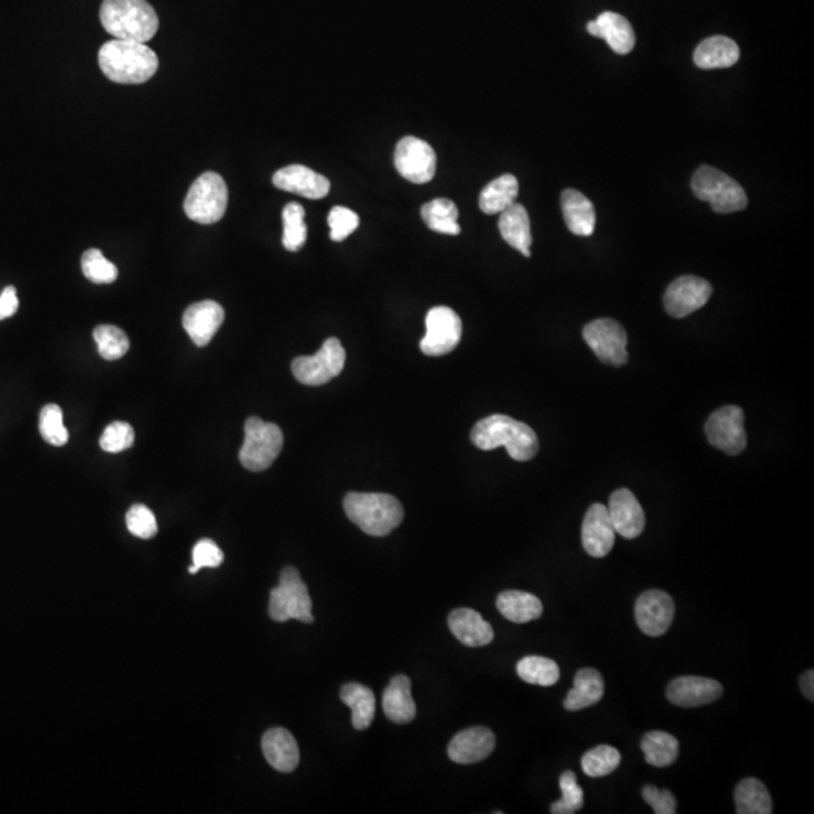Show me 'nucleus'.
Masks as SVG:
<instances>
[{"mask_svg":"<svg viewBox=\"0 0 814 814\" xmlns=\"http://www.w3.org/2000/svg\"><path fill=\"white\" fill-rule=\"evenodd\" d=\"M272 181L278 189L308 199L325 198L331 190V181L325 175L303 165H290L279 169L273 175Z\"/></svg>","mask_w":814,"mask_h":814,"instance_id":"obj_20","label":"nucleus"},{"mask_svg":"<svg viewBox=\"0 0 814 814\" xmlns=\"http://www.w3.org/2000/svg\"><path fill=\"white\" fill-rule=\"evenodd\" d=\"M561 799L551 805L552 814H573L584 805V792L576 780L575 772L566 771L560 777Z\"/></svg>","mask_w":814,"mask_h":814,"instance_id":"obj_42","label":"nucleus"},{"mask_svg":"<svg viewBox=\"0 0 814 814\" xmlns=\"http://www.w3.org/2000/svg\"><path fill=\"white\" fill-rule=\"evenodd\" d=\"M344 512L356 527L373 537L388 536L404 518L400 501L388 493H347Z\"/></svg>","mask_w":814,"mask_h":814,"instance_id":"obj_4","label":"nucleus"},{"mask_svg":"<svg viewBox=\"0 0 814 814\" xmlns=\"http://www.w3.org/2000/svg\"><path fill=\"white\" fill-rule=\"evenodd\" d=\"M676 606L673 597L661 590L644 591L635 605L638 628L649 637L667 634L673 623Z\"/></svg>","mask_w":814,"mask_h":814,"instance_id":"obj_15","label":"nucleus"},{"mask_svg":"<svg viewBox=\"0 0 814 814\" xmlns=\"http://www.w3.org/2000/svg\"><path fill=\"white\" fill-rule=\"evenodd\" d=\"M519 195V181L515 175L504 174L490 181L480 193L478 206L486 215H499L515 204Z\"/></svg>","mask_w":814,"mask_h":814,"instance_id":"obj_30","label":"nucleus"},{"mask_svg":"<svg viewBox=\"0 0 814 814\" xmlns=\"http://www.w3.org/2000/svg\"><path fill=\"white\" fill-rule=\"evenodd\" d=\"M189 572L192 573V575H193V573L199 572V569L196 566H192V567H189Z\"/></svg>","mask_w":814,"mask_h":814,"instance_id":"obj_50","label":"nucleus"},{"mask_svg":"<svg viewBox=\"0 0 814 814\" xmlns=\"http://www.w3.org/2000/svg\"><path fill=\"white\" fill-rule=\"evenodd\" d=\"M126 524L130 533L139 539H153L157 534V521L150 508L142 504L133 505L126 515Z\"/></svg>","mask_w":814,"mask_h":814,"instance_id":"obj_44","label":"nucleus"},{"mask_svg":"<svg viewBox=\"0 0 814 814\" xmlns=\"http://www.w3.org/2000/svg\"><path fill=\"white\" fill-rule=\"evenodd\" d=\"M622 762L619 750L611 745H599L591 748L582 756V771L588 777L599 778L616 771Z\"/></svg>","mask_w":814,"mask_h":814,"instance_id":"obj_38","label":"nucleus"},{"mask_svg":"<svg viewBox=\"0 0 814 814\" xmlns=\"http://www.w3.org/2000/svg\"><path fill=\"white\" fill-rule=\"evenodd\" d=\"M643 798L656 814H676L677 802L670 790H659L653 784L643 787Z\"/></svg>","mask_w":814,"mask_h":814,"instance_id":"obj_47","label":"nucleus"},{"mask_svg":"<svg viewBox=\"0 0 814 814\" xmlns=\"http://www.w3.org/2000/svg\"><path fill=\"white\" fill-rule=\"evenodd\" d=\"M346 364V350L338 338H329L313 356H300L291 364V371L300 383L320 386L340 376Z\"/></svg>","mask_w":814,"mask_h":814,"instance_id":"obj_9","label":"nucleus"},{"mask_svg":"<svg viewBox=\"0 0 814 814\" xmlns=\"http://www.w3.org/2000/svg\"><path fill=\"white\" fill-rule=\"evenodd\" d=\"M426 329V335L420 343L424 355H448L459 346L462 338V320L451 308H432L427 313Z\"/></svg>","mask_w":814,"mask_h":814,"instance_id":"obj_13","label":"nucleus"},{"mask_svg":"<svg viewBox=\"0 0 814 814\" xmlns=\"http://www.w3.org/2000/svg\"><path fill=\"white\" fill-rule=\"evenodd\" d=\"M82 270L85 278L94 284H112L118 278L117 266L98 249H88L83 254Z\"/></svg>","mask_w":814,"mask_h":814,"instance_id":"obj_41","label":"nucleus"},{"mask_svg":"<svg viewBox=\"0 0 814 814\" xmlns=\"http://www.w3.org/2000/svg\"><path fill=\"white\" fill-rule=\"evenodd\" d=\"M745 415L739 406H724L707 420L706 436L712 447L738 456L747 447V433L744 427Z\"/></svg>","mask_w":814,"mask_h":814,"instance_id":"obj_12","label":"nucleus"},{"mask_svg":"<svg viewBox=\"0 0 814 814\" xmlns=\"http://www.w3.org/2000/svg\"><path fill=\"white\" fill-rule=\"evenodd\" d=\"M596 23L600 29V38L605 40L614 52L619 55H628L634 50L635 32L628 19L620 14L606 11L597 17Z\"/></svg>","mask_w":814,"mask_h":814,"instance_id":"obj_31","label":"nucleus"},{"mask_svg":"<svg viewBox=\"0 0 814 814\" xmlns=\"http://www.w3.org/2000/svg\"><path fill=\"white\" fill-rule=\"evenodd\" d=\"M561 210L564 222L570 233L575 236H593L596 227V212L593 202L575 189H566L561 193Z\"/></svg>","mask_w":814,"mask_h":814,"instance_id":"obj_26","label":"nucleus"},{"mask_svg":"<svg viewBox=\"0 0 814 814\" xmlns=\"http://www.w3.org/2000/svg\"><path fill=\"white\" fill-rule=\"evenodd\" d=\"M40 433L47 444L62 447L67 444L68 430L64 426V414L58 404H46L41 409Z\"/></svg>","mask_w":814,"mask_h":814,"instance_id":"obj_40","label":"nucleus"},{"mask_svg":"<svg viewBox=\"0 0 814 814\" xmlns=\"http://www.w3.org/2000/svg\"><path fill=\"white\" fill-rule=\"evenodd\" d=\"M100 22L117 40L147 43L159 31V17L147 0H105Z\"/></svg>","mask_w":814,"mask_h":814,"instance_id":"obj_3","label":"nucleus"},{"mask_svg":"<svg viewBox=\"0 0 814 814\" xmlns=\"http://www.w3.org/2000/svg\"><path fill=\"white\" fill-rule=\"evenodd\" d=\"M801 689L804 692L805 697L813 703L814 701V671L808 670L802 674L801 677Z\"/></svg>","mask_w":814,"mask_h":814,"instance_id":"obj_49","label":"nucleus"},{"mask_svg":"<svg viewBox=\"0 0 814 814\" xmlns=\"http://www.w3.org/2000/svg\"><path fill=\"white\" fill-rule=\"evenodd\" d=\"M341 700L352 709V723L356 730L371 726L376 714V698L373 691L359 683H347L341 688Z\"/></svg>","mask_w":814,"mask_h":814,"instance_id":"obj_32","label":"nucleus"},{"mask_svg":"<svg viewBox=\"0 0 814 814\" xmlns=\"http://www.w3.org/2000/svg\"><path fill=\"white\" fill-rule=\"evenodd\" d=\"M496 739L487 727H471L454 736L448 745V757L454 763L471 765L487 759L495 750Z\"/></svg>","mask_w":814,"mask_h":814,"instance_id":"obj_21","label":"nucleus"},{"mask_svg":"<svg viewBox=\"0 0 814 814\" xmlns=\"http://www.w3.org/2000/svg\"><path fill=\"white\" fill-rule=\"evenodd\" d=\"M741 58V50L732 38L717 37L706 38L698 44L694 52V62L701 70H717V68H730Z\"/></svg>","mask_w":814,"mask_h":814,"instance_id":"obj_27","label":"nucleus"},{"mask_svg":"<svg viewBox=\"0 0 814 814\" xmlns=\"http://www.w3.org/2000/svg\"><path fill=\"white\" fill-rule=\"evenodd\" d=\"M193 566L199 570L204 567H219L224 563V552L213 540H199L193 548Z\"/></svg>","mask_w":814,"mask_h":814,"instance_id":"obj_46","label":"nucleus"},{"mask_svg":"<svg viewBox=\"0 0 814 814\" xmlns=\"http://www.w3.org/2000/svg\"><path fill=\"white\" fill-rule=\"evenodd\" d=\"M582 335L603 364L622 367L628 362V335L616 320H594L585 326Z\"/></svg>","mask_w":814,"mask_h":814,"instance_id":"obj_10","label":"nucleus"},{"mask_svg":"<svg viewBox=\"0 0 814 814\" xmlns=\"http://www.w3.org/2000/svg\"><path fill=\"white\" fill-rule=\"evenodd\" d=\"M471 441L483 451L504 447L518 462L534 459L539 451V438L527 424L507 415H490L478 421L471 432Z\"/></svg>","mask_w":814,"mask_h":814,"instance_id":"obj_2","label":"nucleus"},{"mask_svg":"<svg viewBox=\"0 0 814 814\" xmlns=\"http://www.w3.org/2000/svg\"><path fill=\"white\" fill-rule=\"evenodd\" d=\"M581 536L582 546L591 557L603 558L611 552L616 543V530L605 505L593 504L588 508Z\"/></svg>","mask_w":814,"mask_h":814,"instance_id":"obj_17","label":"nucleus"},{"mask_svg":"<svg viewBox=\"0 0 814 814\" xmlns=\"http://www.w3.org/2000/svg\"><path fill=\"white\" fill-rule=\"evenodd\" d=\"M228 207V187L216 172H204L190 186L184 199V213L190 221L212 225L224 218Z\"/></svg>","mask_w":814,"mask_h":814,"instance_id":"obj_7","label":"nucleus"},{"mask_svg":"<svg viewBox=\"0 0 814 814\" xmlns=\"http://www.w3.org/2000/svg\"><path fill=\"white\" fill-rule=\"evenodd\" d=\"M435 150L432 145L415 136H404L397 144L394 153V165L398 174L415 184H426L436 174Z\"/></svg>","mask_w":814,"mask_h":814,"instance_id":"obj_11","label":"nucleus"},{"mask_svg":"<svg viewBox=\"0 0 814 814\" xmlns=\"http://www.w3.org/2000/svg\"><path fill=\"white\" fill-rule=\"evenodd\" d=\"M19 310V297L13 285L5 288L0 294V320L10 319Z\"/></svg>","mask_w":814,"mask_h":814,"instance_id":"obj_48","label":"nucleus"},{"mask_svg":"<svg viewBox=\"0 0 814 814\" xmlns=\"http://www.w3.org/2000/svg\"><path fill=\"white\" fill-rule=\"evenodd\" d=\"M723 685L709 677H677L668 685L667 698L679 707H700L714 703L723 695Z\"/></svg>","mask_w":814,"mask_h":814,"instance_id":"obj_16","label":"nucleus"},{"mask_svg":"<svg viewBox=\"0 0 814 814\" xmlns=\"http://www.w3.org/2000/svg\"><path fill=\"white\" fill-rule=\"evenodd\" d=\"M98 65L112 82L139 85L157 73L159 58L145 43L114 38L98 52Z\"/></svg>","mask_w":814,"mask_h":814,"instance_id":"obj_1","label":"nucleus"},{"mask_svg":"<svg viewBox=\"0 0 814 814\" xmlns=\"http://www.w3.org/2000/svg\"><path fill=\"white\" fill-rule=\"evenodd\" d=\"M284 445V435L276 424L251 417L245 424V441L240 450V462L248 471H266L278 459Z\"/></svg>","mask_w":814,"mask_h":814,"instance_id":"obj_8","label":"nucleus"},{"mask_svg":"<svg viewBox=\"0 0 814 814\" xmlns=\"http://www.w3.org/2000/svg\"><path fill=\"white\" fill-rule=\"evenodd\" d=\"M448 626L454 637L468 647H483L492 643V626L471 608H459L448 617Z\"/></svg>","mask_w":814,"mask_h":814,"instance_id":"obj_23","label":"nucleus"},{"mask_svg":"<svg viewBox=\"0 0 814 814\" xmlns=\"http://www.w3.org/2000/svg\"><path fill=\"white\" fill-rule=\"evenodd\" d=\"M712 291V285L706 279L691 275L677 278L665 291V310L674 319H683L703 308Z\"/></svg>","mask_w":814,"mask_h":814,"instance_id":"obj_14","label":"nucleus"},{"mask_svg":"<svg viewBox=\"0 0 814 814\" xmlns=\"http://www.w3.org/2000/svg\"><path fill=\"white\" fill-rule=\"evenodd\" d=\"M135 442V430L130 424L123 421H115L111 426L106 427L100 438L101 450L106 453H121L129 450Z\"/></svg>","mask_w":814,"mask_h":814,"instance_id":"obj_43","label":"nucleus"},{"mask_svg":"<svg viewBox=\"0 0 814 814\" xmlns=\"http://www.w3.org/2000/svg\"><path fill=\"white\" fill-rule=\"evenodd\" d=\"M94 340L97 343L98 353L108 361L123 358L130 349L129 337L117 326H98L94 331Z\"/></svg>","mask_w":814,"mask_h":814,"instance_id":"obj_39","label":"nucleus"},{"mask_svg":"<svg viewBox=\"0 0 814 814\" xmlns=\"http://www.w3.org/2000/svg\"><path fill=\"white\" fill-rule=\"evenodd\" d=\"M261 748L267 762L276 771L288 774L299 765V745L287 729L276 727L264 733Z\"/></svg>","mask_w":814,"mask_h":814,"instance_id":"obj_22","label":"nucleus"},{"mask_svg":"<svg viewBox=\"0 0 814 814\" xmlns=\"http://www.w3.org/2000/svg\"><path fill=\"white\" fill-rule=\"evenodd\" d=\"M421 216L427 227L439 234L459 236L460 225L457 224L459 210L451 199L436 198L424 204Z\"/></svg>","mask_w":814,"mask_h":814,"instance_id":"obj_34","label":"nucleus"},{"mask_svg":"<svg viewBox=\"0 0 814 814\" xmlns=\"http://www.w3.org/2000/svg\"><path fill=\"white\" fill-rule=\"evenodd\" d=\"M496 608L505 619L518 625L540 619L543 614V603L539 597L518 590L502 591L496 599Z\"/></svg>","mask_w":814,"mask_h":814,"instance_id":"obj_28","label":"nucleus"},{"mask_svg":"<svg viewBox=\"0 0 814 814\" xmlns=\"http://www.w3.org/2000/svg\"><path fill=\"white\" fill-rule=\"evenodd\" d=\"M225 320L224 308L215 300L193 303L184 311L183 328L193 344L206 347Z\"/></svg>","mask_w":814,"mask_h":814,"instance_id":"obj_18","label":"nucleus"},{"mask_svg":"<svg viewBox=\"0 0 814 814\" xmlns=\"http://www.w3.org/2000/svg\"><path fill=\"white\" fill-rule=\"evenodd\" d=\"M646 762L655 768H667L679 757V741L670 733L649 732L641 739Z\"/></svg>","mask_w":814,"mask_h":814,"instance_id":"obj_35","label":"nucleus"},{"mask_svg":"<svg viewBox=\"0 0 814 814\" xmlns=\"http://www.w3.org/2000/svg\"><path fill=\"white\" fill-rule=\"evenodd\" d=\"M605 694V682L602 674L594 668H582L576 673L575 685L564 700V707L569 712L587 709L599 703Z\"/></svg>","mask_w":814,"mask_h":814,"instance_id":"obj_29","label":"nucleus"},{"mask_svg":"<svg viewBox=\"0 0 814 814\" xmlns=\"http://www.w3.org/2000/svg\"><path fill=\"white\" fill-rule=\"evenodd\" d=\"M498 228L502 239L508 245L521 252L525 257H531L533 236H531L530 216H528L527 209L522 204L515 202L504 212L499 213Z\"/></svg>","mask_w":814,"mask_h":814,"instance_id":"obj_25","label":"nucleus"},{"mask_svg":"<svg viewBox=\"0 0 814 814\" xmlns=\"http://www.w3.org/2000/svg\"><path fill=\"white\" fill-rule=\"evenodd\" d=\"M736 813L771 814L772 798L765 784L757 778H745L735 790Z\"/></svg>","mask_w":814,"mask_h":814,"instance_id":"obj_33","label":"nucleus"},{"mask_svg":"<svg viewBox=\"0 0 814 814\" xmlns=\"http://www.w3.org/2000/svg\"><path fill=\"white\" fill-rule=\"evenodd\" d=\"M608 513L614 530L628 540L637 539L646 527V515L637 496L629 489H619L611 495Z\"/></svg>","mask_w":814,"mask_h":814,"instance_id":"obj_19","label":"nucleus"},{"mask_svg":"<svg viewBox=\"0 0 814 814\" xmlns=\"http://www.w3.org/2000/svg\"><path fill=\"white\" fill-rule=\"evenodd\" d=\"M692 192L715 213L729 215L747 209L748 198L741 184L712 166L703 165L692 175Z\"/></svg>","mask_w":814,"mask_h":814,"instance_id":"obj_5","label":"nucleus"},{"mask_svg":"<svg viewBox=\"0 0 814 814\" xmlns=\"http://www.w3.org/2000/svg\"><path fill=\"white\" fill-rule=\"evenodd\" d=\"M519 677L524 682L537 686H552L560 680V668L557 662L543 656H527L521 659L516 667Z\"/></svg>","mask_w":814,"mask_h":814,"instance_id":"obj_36","label":"nucleus"},{"mask_svg":"<svg viewBox=\"0 0 814 814\" xmlns=\"http://www.w3.org/2000/svg\"><path fill=\"white\" fill-rule=\"evenodd\" d=\"M284 221V236L282 245L287 251L297 252L307 243L308 230L305 224V209L299 202H290L282 212Z\"/></svg>","mask_w":814,"mask_h":814,"instance_id":"obj_37","label":"nucleus"},{"mask_svg":"<svg viewBox=\"0 0 814 814\" xmlns=\"http://www.w3.org/2000/svg\"><path fill=\"white\" fill-rule=\"evenodd\" d=\"M382 704L386 718L392 723L407 724L414 721L417 706L412 697V683L409 677L403 674L395 676L383 692Z\"/></svg>","mask_w":814,"mask_h":814,"instance_id":"obj_24","label":"nucleus"},{"mask_svg":"<svg viewBox=\"0 0 814 814\" xmlns=\"http://www.w3.org/2000/svg\"><path fill=\"white\" fill-rule=\"evenodd\" d=\"M328 224L331 228V239L334 242H343L358 230L359 216L347 207L337 206L329 213Z\"/></svg>","mask_w":814,"mask_h":814,"instance_id":"obj_45","label":"nucleus"},{"mask_svg":"<svg viewBox=\"0 0 814 814\" xmlns=\"http://www.w3.org/2000/svg\"><path fill=\"white\" fill-rule=\"evenodd\" d=\"M270 619L284 623L288 620H299L302 623H313V600L307 584L300 578L299 570L285 567L279 576L278 587L270 591Z\"/></svg>","mask_w":814,"mask_h":814,"instance_id":"obj_6","label":"nucleus"}]
</instances>
